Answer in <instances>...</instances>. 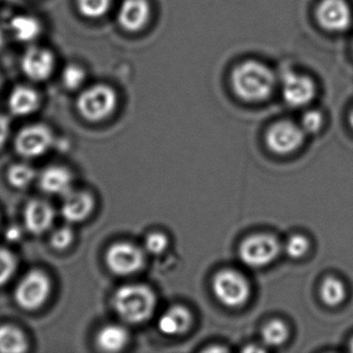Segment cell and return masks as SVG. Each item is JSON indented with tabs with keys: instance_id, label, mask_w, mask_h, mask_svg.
I'll return each mask as SVG.
<instances>
[{
	"instance_id": "e575fe53",
	"label": "cell",
	"mask_w": 353,
	"mask_h": 353,
	"mask_svg": "<svg viewBox=\"0 0 353 353\" xmlns=\"http://www.w3.org/2000/svg\"><path fill=\"white\" fill-rule=\"evenodd\" d=\"M349 121H350L351 127L353 128V109L352 111H351L350 117H349Z\"/></svg>"
},
{
	"instance_id": "8992f818",
	"label": "cell",
	"mask_w": 353,
	"mask_h": 353,
	"mask_svg": "<svg viewBox=\"0 0 353 353\" xmlns=\"http://www.w3.org/2000/svg\"><path fill=\"white\" fill-rule=\"evenodd\" d=\"M50 291V283L46 274L39 270L28 272L18 284L15 299L26 310H36L46 301Z\"/></svg>"
},
{
	"instance_id": "d4e9b609",
	"label": "cell",
	"mask_w": 353,
	"mask_h": 353,
	"mask_svg": "<svg viewBox=\"0 0 353 353\" xmlns=\"http://www.w3.org/2000/svg\"><path fill=\"white\" fill-rule=\"evenodd\" d=\"M34 176H36V173H34V169L26 164L14 165L8 172V179H9L10 183L19 189L28 187L34 181Z\"/></svg>"
},
{
	"instance_id": "ffe728a7",
	"label": "cell",
	"mask_w": 353,
	"mask_h": 353,
	"mask_svg": "<svg viewBox=\"0 0 353 353\" xmlns=\"http://www.w3.org/2000/svg\"><path fill=\"white\" fill-rule=\"evenodd\" d=\"M129 341V334L125 328L119 325L105 326L97 336L98 346L107 352H117L121 350Z\"/></svg>"
},
{
	"instance_id": "3957f363",
	"label": "cell",
	"mask_w": 353,
	"mask_h": 353,
	"mask_svg": "<svg viewBox=\"0 0 353 353\" xmlns=\"http://www.w3.org/2000/svg\"><path fill=\"white\" fill-rule=\"evenodd\" d=\"M117 103V92L113 88L105 84H97L78 97L77 109L84 119L96 123L112 114Z\"/></svg>"
},
{
	"instance_id": "4316f807",
	"label": "cell",
	"mask_w": 353,
	"mask_h": 353,
	"mask_svg": "<svg viewBox=\"0 0 353 353\" xmlns=\"http://www.w3.org/2000/svg\"><path fill=\"white\" fill-rule=\"evenodd\" d=\"M16 268V260L13 254L0 248V285H3L13 276Z\"/></svg>"
},
{
	"instance_id": "5bb4252c",
	"label": "cell",
	"mask_w": 353,
	"mask_h": 353,
	"mask_svg": "<svg viewBox=\"0 0 353 353\" xmlns=\"http://www.w3.org/2000/svg\"><path fill=\"white\" fill-rule=\"evenodd\" d=\"M54 221V210L50 204L43 200H32L24 210L26 228L34 234H41L48 230Z\"/></svg>"
},
{
	"instance_id": "f546056e",
	"label": "cell",
	"mask_w": 353,
	"mask_h": 353,
	"mask_svg": "<svg viewBox=\"0 0 353 353\" xmlns=\"http://www.w3.org/2000/svg\"><path fill=\"white\" fill-rule=\"evenodd\" d=\"M144 245H145L146 251L148 253L152 254V255H159L166 250L167 245H168V239L163 233H152L146 237Z\"/></svg>"
},
{
	"instance_id": "52a82bcc",
	"label": "cell",
	"mask_w": 353,
	"mask_h": 353,
	"mask_svg": "<svg viewBox=\"0 0 353 353\" xmlns=\"http://www.w3.org/2000/svg\"><path fill=\"white\" fill-rule=\"evenodd\" d=\"M305 132L292 121L274 123L266 134V143L272 152L287 154L296 150L303 144Z\"/></svg>"
},
{
	"instance_id": "8d00e7d4",
	"label": "cell",
	"mask_w": 353,
	"mask_h": 353,
	"mask_svg": "<svg viewBox=\"0 0 353 353\" xmlns=\"http://www.w3.org/2000/svg\"><path fill=\"white\" fill-rule=\"evenodd\" d=\"M0 86H1V78H0Z\"/></svg>"
},
{
	"instance_id": "836d02e7",
	"label": "cell",
	"mask_w": 353,
	"mask_h": 353,
	"mask_svg": "<svg viewBox=\"0 0 353 353\" xmlns=\"http://www.w3.org/2000/svg\"><path fill=\"white\" fill-rule=\"evenodd\" d=\"M3 44H5V36H3V32L0 30V49L3 48Z\"/></svg>"
},
{
	"instance_id": "8fae6325",
	"label": "cell",
	"mask_w": 353,
	"mask_h": 353,
	"mask_svg": "<svg viewBox=\"0 0 353 353\" xmlns=\"http://www.w3.org/2000/svg\"><path fill=\"white\" fill-rule=\"evenodd\" d=\"M283 97L287 104L303 107L315 98L316 85L311 78L305 75L286 72L283 75Z\"/></svg>"
},
{
	"instance_id": "5b68a950",
	"label": "cell",
	"mask_w": 353,
	"mask_h": 353,
	"mask_svg": "<svg viewBox=\"0 0 353 353\" xmlns=\"http://www.w3.org/2000/svg\"><path fill=\"white\" fill-rule=\"evenodd\" d=\"M281 245L270 234H257L248 237L239 248V257L251 268H261L274 261L280 253Z\"/></svg>"
},
{
	"instance_id": "1f68e13d",
	"label": "cell",
	"mask_w": 353,
	"mask_h": 353,
	"mask_svg": "<svg viewBox=\"0 0 353 353\" xmlns=\"http://www.w3.org/2000/svg\"><path fill=\"white\" fill-rule=\"evenodd\" d=\"M10 134V121L7 117L0 115V148L7 141Z\"/></svg>"
},
{
	"instance_id": "2e32d148",
	"label": "cell",
	"mask_w": 353,
	"mask_h": 353,
	"mask_svg": "<svg viewBox=\"0 0 353 353\" xmlns=\"http://www.w3.org/2000/svg\"><path fill=\"white\" fill-rule=\"evenodd\" d=\"M192 323V315L187 307L175 305L165 312L159 320V328L167 336L185 334Z\"/></svg>"
},
{
	"instance_id": "cb8c5ba5",
	"label": "cell",
	"mask_w": 353,
	"mask_h": 353,
	"mask_svg": "<svg viewBox=\"0 0 353 353\" xmlns=\"http://www.w3.org/2000/svg\"><path fill=\"white\" fill-rule=\"evenodd\" d=\"M80 14L88 19L103 17L111 7V0H77Z\"/></svg>"
},
{
	"instance_id": "30bf717a",
	"label": "cell",
	"mask_w": 353,
	"mask_h": 353,
	"mask_svg": "<svg viewBox=\"0 0 353 353\" xmlns=\"http://www.w3.org/2000/svg\"><path fill=\"white\" fill-rule=\"evenodd\" d=\"M50 130L43 125H28L16 138V150L26 158L42 156L52 144Z\"/></svg>"
},
{
	"instance_id": "44dd1931",
	"label": "cell",
	"mask_w": 353,
	"mask_h": 353,
	"mask_svg": "<svg viewBox=\"0 0 353 353\" xmlns=\"http://www.w3.org/2000/svg\"><path fill=\"white\" fill-rule=\"evenodd\" d=\"M26 346V336L18 328L10 325L0 326V352H23Z\"/></svg>"
},
{
	"instance_id": "d590c367",
	"label": "cell",
	"mask_w": 353,
	"mask_h": 353,
	"mask_svg": "<svg viewBox=\"0 0 353 353\" xmlns=\"http://www.w3.org/2000/svg\"><path fill=\"white\" fill-rule=\"evenodd\" d=\"M350 351H352V352H353V339H352V340H351V342H350Z\"/></svg>"
},
{
	"instance_id": "9c48e42d",
	"label": "cell",
	"mask_w": 353,
	"mask_h": 353,
	"mask_svg": "<svg viewBox=\"0 0 353 353\" xmlns=\"http://www.w3.org/2000/svg\"><path fill=\"white\" fill-rule=\"evenodd\" d=\"M316 18L328 32H344L350 26L352 15L345 0H321L316 9Z\"/></svg>"
},
{
	"instance_id": "484cf974",
	"label": "cell",
	"mask_w": 353,
	"mask_h": 353,
	"mask_svg": "<svg viewBox=\"0 0 353 353\" xmlns=\"http://www.w3.org/2000/svg\"><path fill=\"white\" fill-rule=\"evenodd\" d=\"M85 79V71L77 65H68L61 75V81L65 88L69 90H76L81 88Z\"/></svg>"
},
{
	"instance_id": "83f0119b",
	"label": "cell",
	"mask_w": 353,
	"mask_h": 353,
	"mask_svg": "<svg viewBox=\"0 0 353 353\" xmlns=\"http://www.w3.org/2000/svg\"><path fill=\"white\" fill-rule=\"evenodd\" d=\"M309 241L303 235H293L287 241L285 245V251L289 257L297 258L303 257L307 250H309Z\"/></svg>"
},
{
	"instance_id": "6da1fadb",
	"label": "cell",
	"mask_w": 353,
	"mask_h": 353,
	"mask_svg": "<svg viewBox=\"0 0 353 353\" xmlns=\"http://www.w3.org/2000/svg\"><path fill=\"white\" fill-rule=\"evenodd\" d=\"M231 83L239 98L247 102H261L274 92L276 76L264 63L247 61L233 70Z\"/></svg>"
},
{
	"instance_id": "277c9868",
	"label": "cell",
	"mask_w": 353,
	"mask_h": 353,
	"mask_svg": "<svg viewBox=\"0 0 353 353\" xmlns=\"http://www.w3.org/2000/svg\"><path fill=\"white\" fill-rule=\"evenodd\" d=\"M212 287L216 299L227 307H239L250 297L249 282L236 270H225L216 274Z\"/></svg>"
},
{
	"instance_id": "ba28073f",
	"label": "cell",
	"mask_w": 353,
	"mask_h": 353,
	"mask_svg": "<svg viewBox=\"0 0 353 353\" xmlns=\"http://www.w3.org/2000/svg\"><path fill=\"white\" fill-rule=\"evenodd\" d=\"M106 261L111 272L121 276H127L134 274L142 268L144 254L139 248L131 243H115L109 248Z\"/></svg>"
},
{
	"instance_id": "7a4b0ae2",
	"label": "cell",
	"mask_w": 353,
	"mask_h": 353,
	"mask_svg": "<svg viewBox=\"0 0 353 353\" xmlns=\"http://www.w3.org/2000/svg\"><path fill=\"white\" fill-rule=\"evenodd\" d=\"M156 303V295L144 285H125L114 294L115 310L130 323H140L152 317Z\"/></svg>"
},
{
	"instance_id": "7402d4cb",
	"label": "cell",
	"mask_w": 353,
	"mask_h": 353,
	"mask_svg": "<svg viewBox=\"0 0 353 353\" xmlns=\"http://www.w3.org/2000/svg\"><path fill=\"white\" fill-rule=\"evenodd\" d=\"M322 301L327 305H340L346 297V288L342 281L336 278H327L320 288Z\"/></svg>"
},
{
	"instance_id": "e0dca14e",
	"label": "cell",
	"mask_w": 353,
	"mask_h": 353,
	"mask_svg": "<svg viewBox=\"0 0 353 353\" xmlns=\"http://www.w3.org/2000/svg\"><path fill=\"white\" fill-rule=\"evenodd\" d=\"M40 185L46 193L65 196L71 192V173L61 167H49L41 174Z\"/></svg>"
},
{
	"instance_id": "4fadbf2b",
	"label": "cell",
	"mask_w": 353,
	"mask_h": 353,
	"mask_svg": "<svg viewBox=\"0 0 353 353\" xmlns=\"http://www.w3.org/2000/svg\"><path fill=\"white\" fill-rule=\"evenodd\" d=\"M150 18V5L148 0H123L117 13L119 26L131 32L141 30Z\"/></svg>"
},
{
	"instance_id": "9a60e30c",
	"label": "cell",
	"mask_w": 353,
	"mask_h": 353,
	"mask_svg": "<svg viewBox=\"0 0 353 353\" xmlns=\"http://www.w3.org/2000/svg\"><path fill=\"white\" fill-rule=\"evenodd\" d=\"M94 202L88 194L70 192L65 196L61 214L68 222H81L92 212Z\"/></svg>"
},
{
	"instance_id": "4dcf8cb0",
	"label": "cell",
	"mask_w": 353,
	"mask_h": 353,
	"mask_svg": "<svg viewBox=\"0 0 353 353\" xmlns=\"http://www.w3.org/2000/svg\"><path fill=\"white\" fill-rule=\"evenodd\" d=\"M73 241V232L68 227H61L54 231L51 236V243L57 250L65 249Z\"/></svg>"
},
{
	"instance_id": "7c38bea8",
	"label": "cell",
	"mask_w": 353,
	"mask_h": 353,
	"mask_svg": "<svg viewBox=\"0 0 353 353\" xmlns=\"http://www.w3.org/2000/svg\"><path fill=\"white\" fill-rule=\"evenodd\" d=\"M54 57L50 51L41 47H30L24 53L21 61L23 73L32 81L48 79L54 70Z\"/></svg>"
},
{
	"instance_id": "ac0fdd59",
	"label": "cell",
	"mask_w": 353,
	"mask_h": 353,
	"mask_svg": "<svg viewBox=\"0 0 353 353\" xmlns=\"http://www.w3.org/2000/svg\"><path fill=\"white\" fill-rule=\"evenodd\" d=\"M40 97L38 92L28 86H17L10 94L9 108L14 115L26 117L38 110Z\"/></svg>"
},
{
	"instance_id": "603a6c76",
	"label": "cell",
	"mask_w": 353,
	"mask_h": 353,
	"mask_svg": "<svg viewBox=\"0 0 353 353\" xmlns=\"http://www.w3.org/2000/svg\"><path fill=\"white\" fill-rule=\"evenodd\" d=\"M288 327L281 320H272L262 328V340L268 346H280L288 339Z\"/></svg>"
},
{
	"instance_id": "f1b7e54d",
	"label": "cell",
	"mask_w": 353,
	"mask_h": 353,
	"mask_svg": "<svg viewBox=\"0 0 353 353\" xmlns=\"http://www.w3.org/2000/svg\"><path fill=\"white\" fill-rule=\"evenodd\" d=\"M323 125V117L317 110L307 111L301 119V129L305 133L315 134Z\"/></svg>"
},
{
	"instance_id": "d6a6232c",
	"label": "cell",
	"mask_w": 353,
	"mask_h": 353,
	"mask_svg": "<svg viewBox=\"0 0 353 353\" xmlns=\"http://www.w3.org/2000/svg\"><path fill=\"white\" fill-rule=\"evenodd\" d=\"M21 237V230L18 227H11L9 230L7 231V239L10 241H17Z\"/></svg>"
},
{
	"instance_id": "d6986e66",
	"label": "cell",
	"mask_w": 353,
	"mask_h": 353,
	"mask_svg": "<svg viewBox=\"0 0 353 353\" xmlns=\"http://www.w3.org/2000/svg\"><path fill=\"white\" fill-rule=\"evenodd\" d=\"M10 32L16 40L22 43L36 41L42 34V26L34 16L17 15L10 20Z\"/></svg>"
}]
</instances>
